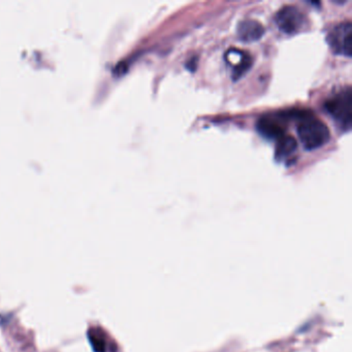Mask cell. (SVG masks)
<instances>
[{
    "mask_svg": "<svg viewBox=\"0 0 352 352\" xmlns=\"http://www.w3.org/2000/svg\"><path fill=\"white\" fill-rule=\"evenodd\" d=\"M239 38L243 42L252 43L261 40L265 34V28L263 24L256 20L247 19L240 22L238 26Z\"/></svg>",
    "mask_w": 352,
    "mask_h": 352,
    "instance_id": "obj_6",
    "label": "cell"
},
{
    "mask_svg": "<svg viewBox=\"0 0 352 352\" xmlns=\"http://www.w3.org/2000/svg\"><path fill=\"white\" fill-rule=\"evenodd\" d=\"M226 61L232 67V79H240L243 75L250 69L252 58L248 53L243 52L238 49H230L226 52Z\"/></svg>",
    "mask_w": 352,
    "mask_h": 352,
    "instance_id": "obj_5",
    "label": "cell"
},
{
    "mask_svg": "<svg viewBox=\"0 0 352 352\" xmlns=\"http://www.w3.org/2000/svg\"><path fill=\"white\" fill-rule=\"evenodd\" d=\"M327 43L335 54L350 58L352 56L351 22H343L335 26L327 36Z\"/></svg>",
    "mask_w": 352,
    "mask_h": 352,
    "instance_id": "obj_4",
    "label": "cell"
},
{
    "mask_svg": "<svg viewBox=\"0 0 352 352\" xmlns=\"http://www.w3.org/2000/svg\"><path fill=\"white\" fill-rule=\"evenodd\" d=\"M275 21L278 28L286 34H298L307 25L306 16L294 6L282 8L276 15Z\"/></svg>",
    "mask_w": 352,
    "mask_h": 352,
    "instance_id": "obj_3",
    "label": "cell"
},
{
    "mask_svg": "<svg viewBox=\"0 0 352 352\" xmlns=\"http://www.w3.org/2000/svg\"><path fill=\"white\" fill-rule=\"evenodd\" d=\"M296 149H298L296 140L292 135H285L277 141L275 150L276 160H279V162L288 160L296 153Z\"/></svg>",
    "mask_w": 352,
    "mask_h": 352,
    "instance_id": "obj_8",
    "label": "cell"
},
{
    "mask_svg": "<svg viewBox=\"0 0 352 352\" xmlns=\"http://www.w3.org/2000/svg\"><path fill=\"white\" fill-rule=\"evenodd\" d=\"M324 108L342 131H350L352 124V96L350 89L340 92L327 100Z\"/></svg>",
    "mask_w": 352,
    "mask_h": 352,
    "instance_id": "obj_2",
    "label": "cell"
},
{
    "mask_svg": "<svg viewBox=\"0 0 352 352\" xmlns=\"http://www.w3.org/2000/svg\"><path fill=\"white\" fill-rule=\"evenodd\" d=\"M88 339L94 352H107V342L100 329L91 327L88 331Z\"/></svg>",
    "mask_w": 352,
    "mask_h": 352,
    "instance_id": "obj_9",
    "label": "cell"
},
{
    "mask_svg": "<svg viewBox=\"0 0 352 352\" xmlns=\"http://www.w3.org/2000/svg\"><path fill=\"white\" fill-rule=\"evenodd\" d=\"M256 127L258 133L267 140L278 141L285 135L284 127L277 120L271 118V117H263V118L259 119Z\"/></svg>",
    "mask_w": 352,
    "mask_h": 352,
    "instance_id": "obj_7",
    "label": "cell"
},
{
    "mask_svg": "<svg viewBox=\"0 0 352 352\" xmlns=\"http://www.w3.org/2000/svg\"><path fill=\"white\" fill-rule=\"evenodd\" d=\"M298 135L300 143L308 151L319 149L331 139L329 127L311 114L298 122Z\"/></svg>",
    "mask_w": 352,
    "mask_h": 352,
    "instance_id": "obj_1",
    "label": "cell"
}]
</instances>
